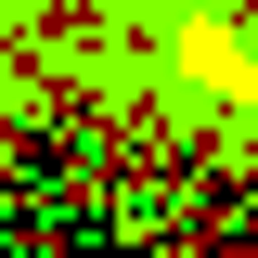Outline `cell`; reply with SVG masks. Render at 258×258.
Masks as SVG:
<instances>
[{"label": "cell", "mask_w": 258, "mask_h": 258, "mask_svg": "<svg viewBox=\"0 0 258 258\" xmlns=\"http://www.w3.org/2000/svg\"><path fill=\"white\" fill-rule=\"evenodd\" d=\"M220 91L142 0H0V258H220Z\"/></svg>", "instance_id": "6da1fadb"}]
</instances>
